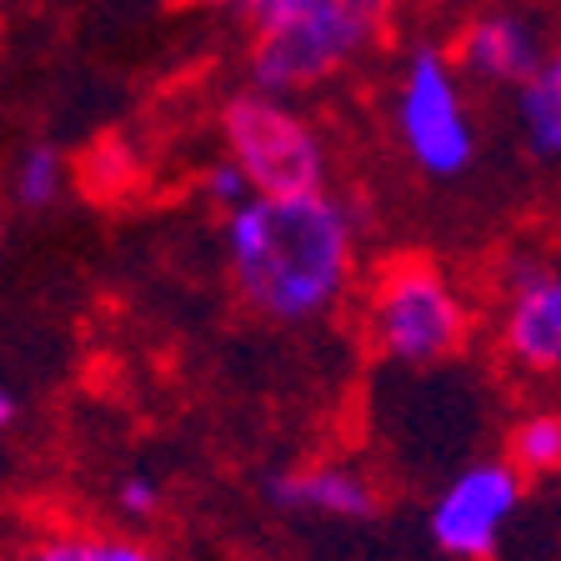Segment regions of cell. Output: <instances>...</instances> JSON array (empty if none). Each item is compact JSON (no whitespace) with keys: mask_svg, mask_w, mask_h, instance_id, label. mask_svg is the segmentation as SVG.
Segmentation results:
<instances>
[{"mask_svg":"<svg viewBox=\"0 0 561 561\" xmlns=\"http://www.w3.org/2000/svg\"><path fill=\"white\" fill-rule=\"evenodd\" d=\"M226 276L245 311L301 327L341 306L356 276V226L331 191L251 196L226 216Z\"/></svg>","mask_w":561,"mask_h":561,"instance_id":"6da1fadb","label":"cell"},{"mask_svg":"<svg viewBox=\"0 0 561 561\" xmlns=\"http://www.w3.org/2000/svg\"><path fill=\"white\" fill-rule=\"evenodd\" d=\"M397 0H271L251 35V85L301 95L381 46Z\"/></svg>","mask_w":561,"mask_h":561,"instance_id":"7a4b0ae2","label":"cell"},{"mask_svg":"<svg viewBox=\"0 0 561 561\" xmlns=\"http://www.w3.org/2000/svg\"><path fill=\"white\" fill-rule=\"evenodd\" d=\"M366 336L391 366H442L471 341V306L432 256H397L366 286Z\"/></svg>","mask_w":561,"mask_h":561,"instance_id":"3957f363","label":"cell"},{"mask_svg":"<svg viewBox=\"0 0 561 561\" xmlns=\"http://www.w3.org/2000/svg\"><path fill=\"white\" fill-rule=\"evenodd\" d=\"M226 156L251 175L256 196H301L327 191V140L286 105V95L241 91L221 105Z\"/></svg>","mask_w":561,"mask_h":561,"instance_id":"277c9868","label":"cell"},{"mask_svg":"<svg viewBox=\"0 0 561 561\" xmlns=\"http://www.w3.org/2000/svg\"><path fill=\"white\" fill-rule=\"evenodd\" d=\"M391 116H397V136L407 146V156L436 181H451L477 161V130H471L467 101H461L456 60L446 50H411Z\"/></svg>","mask_w":561,"mask_h":561,"instance_id":"5b68a950","label":"cell"},{"mask_svg":"<svg viewBox=\"0 0 561 561\" xmlns=\"http://www.w3.org/2000/svg\"><path fill=\"white\" fill-rule=\"evenodd\" d=\"M526 477L512 461H471L461 467L426 512V537L451 561H491L502 551L506 526L516 522Z\"/></svg>","mask_w":561,"mask_h":561,"instance_id":"8992f818","label":"cell"},{"mask_svg":"<svg viewBox=\"0 0 561 561\" xmlns=\"http://www.w3.org/2000/svg\"><path fill=\"white\" fill-rule=\"evenodd\" d=\"M496 351L522 376H561V266L516 261L496 291Z\"/></svg>","mask_w":561,"mask_h":561,"instance_id":"52a82bcc","label":"cell"},{"mask_svg":"<svg viewBox=\"0 0 561 561\" xmlns=\"http://www.w3.org/2000/svg\"><path fill=\"white\" fill-rule=\"evenodd\" d=\"M266 502L296 516H327V522H371L381 512V491L362 467L346 461H306V467L266 471Z\"/></svg>","mask_w":561,"mask_h":561,"instance_id":"ba28073f","label":"cell"},{"mask_svg":"<svg viewBox=\"0 0 561 561\" xmlns=\"http://www.w3.org/2000/svg\"><path fill=\"white\" fill-rule=\"evenodd\" d=\"M451 60L456 70L481 76V81L496 85H526L547 66V50H541V31L526 15L516 11H481L471 15L451 41Z\"/></svg>","mask_w":561,"mask_h":561,"instance_id":"9c48e42d","label":"cell"},{"mask_svg":"<svg viewBox=\"0 0 561 561\" xmlns=\"http://www.w3.org/2000/svg\"><path fill=\"white\" fill-rule=\"evenodd\" d=\"M0 561H165V557L136 537H116V531L31 522L0 537Z\"/></svg>","mask_w":561,"mask_h":561,"instance_id":"30bf717a","label":"cell"},{"mask_svg":"<svg viewBox=\"0 0 561 561\" xmlns=\"http://www.w3.org/2000/svg\"><path fill=\"white\" fill-rule=\"evenodd\" d=\"M522 126L531 151L561 161V50L522 85Z\"/></svg>","mask_w":561,"mask_h":561,"instance_id":"8fae6325","label":"cell"},{"mask_svg":"<svg viewBox=\"0 0 561 561\" xmlns=\"http://www.w3.org/2000/svg\"><path fill=\"white\" fill-rule=\"evenodd\" d=\"M11 196L21 210H50L66 196V156L46 140H31L11 165Z\"/></svg>","mask_w":561,"mask_h":561,"instance_id":"7c38bea8","label":"cell"},{"mask_svg":"<svg viewBox=\"0 0 561 561\" xmlns=\"http://www.w3.org/2000/svg\"><path fill=\"white\" fill-rule=\"evenodd\" d=\"M506 461L531 477H557L561 471V411H531L506 436Z\"/></svg>","mask_w":561,"mask_h":561,"instance_id":"4fadbf2b","label":"cell"},{"mask_svg":"<svg viewBox=\"0 0 561 561\" xmlns=\"http://www.w3.org/2000/svg\"><path fill=\"white\" fill-rule=\"evenodd\" d=\"M201 186H206L210 206H221L226 216H231L236 206H245V201L256 196V186H251V175H245L241 165L231 161V156H221V161L210 165V171H206V181H201Z\"/></svg>","mask_w":561,"mask_h":561,"instance_id":"5bb4252c","label":"cell"},{"mask_svg":"<svg viewBox=\"0 0 561 561\" xmlns=\"http://www.w3.org/2000/svg\"><path fill=\"white\" fill-rule=\"evenodd\" d=\"M161 481L146 477V471H130V477L116 481V512L126 516V522H151L156 512H161Z\"/></svg>","mask_w":561,"mask_h":561,"instance_id":"9a60e30c","label":"cell"},{"mask_svg":"<svg viewBox=\"0 0 561 561\" xmlns=\"http://www.w3.org/2000/svg\"><path fill=\"white\" fill-rule=\"evenodd\" d=\"M196 5H216V11H245L251 21H256V15L266 11L271 0H196Z\"/></svg>","mask_w":561,"mask_h":561,"instance_id":"2e32d148","label":"cell"},{"mask_svg":"<svg viewBox=\"0 0 561 561\" xmlns=\"http://www.w3.org/2000/svg\"><path fill=\"white\" fill-rule=\"evenodd\" d=\"M15 416H21V401H15V391H5V386H0V432H5Z\"/></svg>","mask_w":561,"mask_h":561,"instance_id":"e0dca14e","label":"cell"}]
</instances>
